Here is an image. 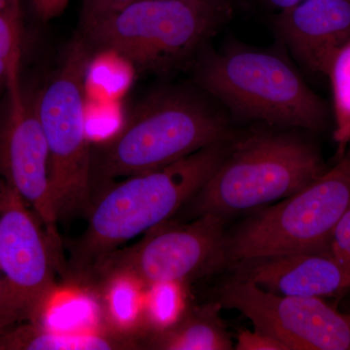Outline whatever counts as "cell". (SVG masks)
Wrapping results in <instances>:
<instances>
[{"mask_svg": "<svg viewBox=\"0 0 350 350\" xmlns=\"http://www.w3.org/2000/svg\"><path fill=\"white\" fill-rule=\"evenodd\" d=\"M229 151L224 142H218L163 169L133 175L103 189L88 211L86 229L68 243L62 275L75 283L101 257L170 221Z\"/></svg>", "mask_w": 350, "mask_h": 350, "instance_id": "1", "label": "cell"}, {"mask_svg": "<svg viewBox=\"0 0 350 350\" xmlns=\"http://www.w3.org/2000/svg\"><path fill=\"white\" fill-rule=\"evenodd\" d=\"M227 135L223 115L199 96L178 89L154 92L133 107L111 137L92 144V202L120 178L163 169L225 142Z\"/></svg>", "mask_w": 350, "mask_h": 350, "instance_id": "2", "label": "cell"}, {"mask_svg": "<svg viewBox=\"0 0 350 350\" xmlns=\"http://www.w3.org/2000/svg\"><path fill=\"white\" fill-rule=\"evenodd\" d=\"M195 79L239 118L310 131L325 126L323 101L291 64L273 53H208L198 63Z\"/></svg>", "mask_w": 350, "mask_h": 350, "instance_id": "3", "label": "cell"}, {"mask_svg": "<svg viewBox=\"0 0 350 350\" xmlns=\"http://www.w3.org/2000/svg\"><path fill=\"white\" fill-rule=\"evenodd\" d=\"M231 9L204 0H133L82 25L93 49L110 51L133 68L167 72L194 56Z\"/></svg>", "mask_w": 350, "mask_h": 350, "instance_id": "4", "label": "cell"}, {"mask_svg": "<svg viewBox=\"0 0 350 350\" xmlns=\"http://www.w3.org/2000/svg\"><path fill=\"white\" fill-rule=\"evenodd\" d=\"M325 172L319 151L305 140L257 133L230 149L187 204L195 217L225 218L285 199Z\"/></svg>", "mask_w": 350, "mask_h": 350, "instance_id": "5", "label": "cell"}, {"mask_svg": "<svg viewBox=\"0 0 350 350\" xmlns=\"http://www.w3.org/2000/svg\"><path fill=\"white\" fill-rule=\"evenodd\" d=\"M93 50L78 34L54 75L36 92V109L49 150L51 195L57 222L86 215L91 206L86 82Z\"/></svg>", "mask_w": 350, "mask_h": 350, "instance_id": "6", "label": "cell"}, {"mask_svg": "<svg viewBox=\"0 0 350 350\" xmlns=\"http://www.w3.org/2000/svg\"><path fill=\"white\" fill-rule=\"evenodd\" d=\"M350 200V144L338 163L299 192L262 207L226 241L238 265L261 258L331 248Z\"/></svg>", "mask_w": 350, "mask_h": 350, "instance_id": "7", "label": "cell"}, {"mask_svg": "<svg viewBox=\"0 0 350 350\" xmlns=\"http://www.w3.org/2000/svg\"><path fill=\"white\" fill-rule=\"evenodd\" d=\"M225 218L207 213L190 223L157 226L144 239L117 248L98 260L75 282L88 288L115 275H125L144 289L160 283H186L220 268L225 262Z\"/></svg>", "mask_w": 350, "mask_h": 350, "instance_id": "8", "label": "cell"}, {"mask_svg": "<svg viewBox=\"0 0 350 350\" xmlns=\"http://www.w3.org/2000/svg\"><path fill=\"white\" fill-rule=\"evenodd\" d=\"M61 269L38 216L5 185L0 209V333L27 322H41Z\"/></svg>", "mask_w": 350, "mask_h": 350, "instance_id": "9", "label": "cell"}, {"mask_svg": "<svg viewBox=\"0 0 350 350\" xmlns=\"http://www.w3.org/2000/svg\"><path fill=\"white\" fill-rule=\"evenodd\" d=\"M0 182L29 204L59 256L62 241L53 209L47 142L36 109V92L23 91L19 72L0 100Z\"/></svg>", "mask_w": 350, "mask_h": 350, "instance_id": "10", "label": "cell"}, {"mask_svg": "<svg viewBox=\"0 0 350 350\" xmlns=\"http://www.w3.org/2000/svg\"><path fill=\"white\" fill-rule=\"evenodd\" d=\"M222 308L238 310L255 330L287 350H350V317L322 298L282 296L237 278L219 289Z\"/></svg>", "mask_w": 350, "mask_h": 350, "instance_id": "11", "label": "cell"}, {"mask_svg": "<svg viewBox=\"0 0 350 350\" xmlns=\"http://www.w3.org/2000/svg\"><path fill=\"white\" fill-rule=\"evenodd\" d=\"M275 29L299 63L327 75L334 57L350 40V0H303L282 10Z\"/></svg>", "mask_w": 350, "mask_h": 350, "instance_id": "12", "label": "cell"}, {"mask_svg": "<svg viewBox=\"0 0 350 350\" xmlns=\"http://www.w3.org/2000/svg\"><path fill=\"white\" fill-rule=\"evenodd\" d=\"M238 266V278L282 296L323 298L350 288L349 271L331 248L275 255Z\"/></svg>", "mask_w": 350, "mask_h": 350, "instance_id": "13", "label": "cell"}, {"mask_svg": "<svg viewBox=\"0 0 350 350\" xmlns=\"http://www.w3.org/2000/svg\"><path fill=\"white\" fill-rule=\"evenodd\" d=\"M222 308L218 301L186 306L174 323L144 335L142 338V349H232L231 338L220 317Z\"/></svg>", "mask_w": 350, "mask_h": 350, "instance_id": "14", "label": "cell"}, {"mask_svg": "<svg viewBox=\"0 0 350 350\" xmlns=\"http://www.w3.org/2000/svg\"><path fill=\"white\" fill-rule=\"evenodd\" d=\"M142 349L137 336L105 326L85 333H63L27 322L0 333V350H135Z\"/></svg>", "mask_w": 350, "mask_h": 350, "instance_id": "15", "label": "cell"}, {"mask_svg": "<svg viewBox=\"0 0 350 350\" xmlns=\"http://www.w3.org/2000/svg\"><path fill=\"white\" fill-rule=\"evenodd\" d=\"M96 295L103 313V326L120 333L144 335V287L133 278L115 275L86 288Z\"/></svg>", "mask_w": 350, "mask_h": 350, "instance_id": "16", "label": "cell"}, {"mask_svg": "<svg viewBox=\"0 0 350 350\" xmlns=\"http://www.w3.org/2000/svg\"><path fill=\"white\" fill-rule=\"evenodd\" d=\"M23 31L21 0H0V100L12 75L20 72Z\"/></svg>", "mask_w": 350, "mask_h": 350, "instance_id": "17", "label": "cell"}, {"mask_svg": "<svg viewBox=\"0 0 350 350\" xmlns=\"http://www.w3.org/2000/svg\"><path fill=\"white\" fill-rule=\"evenodd\" d=\"M327 76L333 98L334 139L340 157L350 144V40L334 57Z\"/></svg>", "mask_w": 350, "mask_h": 350, "instance_id": "18", "label": "cell"}, {"mask_svg": "<svg viewBox=\"0 0 350 350\" xmlns=\"http://www.w3.org/2000/svg\"><path fill=\"white\" fill-rule=\"evenodd\" d=\"M183 283H160L145 290L144 337L174 323L186 308Z\"/></svg>", "mask_w": 350, "mask_h": 350, "instance_id": "19", "label": "cell"}, {"mask_svg": "<svg viewBox=\"0 0 350 350\" xmlns=\"http://www.w3.org/2000/svg\"><path fill=\"white\" fill-rule=\"evenodd\" d=\"M330 247L350 275V200L334 232Z\"/></svg>", "mask_w": 350, "mask_h": 350, "instance_id": "20", "label": "cell"}, {"mask_svg": "<svg viewBox=\"0 0 350 350\" xmlns=\"http://www.w3.org/2000/svg\"><path fill=\"white\" fill-rule=\"evenodd\" d=\"M236 350H287L282 342L267 334L254 330L239 331L237 337Z\"/></svg>", "mask_w": 350, "mask_h": 350, "instance_id": "21", "label": "cell"}, {"mask_svg": "<svg viewBox=\"0 0 350 350\" xmlns=\"http://www.w3.org/2000/svg\"><path fill=\"white\" fill-rule=\"evenodd\" d=\"M131 1L133 0H85L82 9L81 25L101 19Z\"/></svg>", "mask_w": 350, "mask_h": 350, "instance_id": "22", "label": "cell"}, {"mask_svg": "<svg viewBox=\"0 0 350 350\" xmlns=\"http://www.w3.org/2000/svg\"><path fill=\"white\" fill-rule=\"evenodd\" d=\"M31 2L39 19L48 22L64 12L69 0H31Z\"/></svg>", "mask_w": 350, "mask_h": 350, "instance_id": "23", "label": "cell"}, {"mask_svg": "<svg viewBox=\"0 0 350 350\" xmlns=\"http://www.w3.org/2000/svg\"><path fill=\"white\" fill-rule=\"evenodd\" d=\"M271 5L278 7L282 10H286V9L291 8L297 4L300 3L303 0H268Z\"/></svg>", "mask_w": 350, "mask_h": 350, "instance_id": "24", "label": "cell"}, {"mask_svg": "<svg viewBox=\"0 0 350 350\" xmlns=\"http://www.w3.org/2000/svg\"><path fill=\"white\" fill-rule=\"evenodd\" d=\"M204 1L211 2V3L224 7V8L231 9V2H230V0H204Z\"/></svg>", "mask_w": 350, "mask_h": 350, "instance_id": "25", "label": "cell"}, {"mask_svg": "<svg viewBox=\"0 0 350 350\" xmlns=\"http://www.w3.org/2000/svg\"><path fill=\"white\" fill-rule=\"evenodd\" d=\"M4 197H5V185L0 182V209H1L2 204H3Z\"/></svg>", "mask_w": 350, "mask_h": 350, "instance_id": "26", "label": "cell"}, {"mask_svg": "<svg viewBox=\"0 0 350 350\" xmlns=\"http://www.w3.org/2000/svg\"><path fill=\"white\" fill-rule=\"evenodd\" d=\"M0 295H1V280H0Z\"/></svg>", "mask_w": 350, "mask_h": 350, "instance_id": "27", "label": "cell"}]
</instances>
